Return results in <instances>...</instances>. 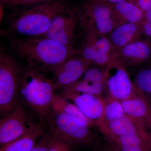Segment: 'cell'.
Returning <instances> with one entry per match:
<instances>
[{
    "label": "cell",
    "instance_id": "22",
    "mask_svg": "<svg viewBox=\"0 0 151 151\" xmlns=\"http://www.w3.org/2000/svg\"><path fill=\"white\" fill-rule=\"evenodd\" d=\"M134 83L138 94L151 105V68H145L139 70Z\"/></svg>",
    "mask_w": 151,
    "mask_h": 151
},
{
    "label": "cell",
    "instance_id": "14",
    "mask_svg": "<svg viewBox=\"0 0 151 151\" xmlns=\"http://www.w3.org/2000/svg\"><path fill=\"white\" fill-rule=\"evenodd\" d=\"M113 55L126 68L137 66L151 59V45L145 40L140 39L115 50Z\"/></svg>",
    "mask_w": 151,
    "mask_h": 151
},
{
    "label": "cell",
    "instance_id": "26",
    "mask_svg": "<svg viewBox=\"0 0 151 151\" xmlns=\"http://www.w3.org/2000/svg\"><path fill=\"white\" fill-rule=\"evenodd\" d=\"M49 136L48 135L42 136L31 151H48Z\"/></svg>",
    "mask_w": 151,
    "mask_h": 151
},
{
    "label": "cell",
    "instance_id": "27",
    "mask_svg": "<svg viewBox=\"0 0 151 151\" xmlns=\"http://www.w3.org/2000/svg\"><path fill=\"white\" fill-rule=\"evenodd\" d=\"M61 141L53 136H49L48 151H60Z\"/></svg>",
    "mask_w": 151,
    "mask_h": 151
},
{
    "label": "cell",
    "instance_id": "18",
    "mask_svg": "<svg viewBox=\"0 0 151 151\" xmlns=\"http://www.w3.org/2000/svg\"><path fill=\"white\" fill-rule=\"evenodd\" d=\"M141 24L127 23L114 28L109 34V39L115 50L142 39Z\"/></svg>",
    "mask_w": 151,
    "mask_h": 151
},
{
    "label": "cell",
    "instance_id": "16",
    "mask_svg": "<svg viewBox=\"0 0 151 151\" xmlns=\"http://www.w3.org/2000/svg\"><path fill=\"white\" fill-rule=\"evenodd\" d=\"M115 27L127 23L140 24L145 18V12L132 1L111 6Z\"/></svg>",
    "mask_w": 151,
    "mask_h": 151
},
{
    "label": "cell",
    "instance_id": "11",
    "mask_svg": "<svg viewBox=\"0 0 151 151\" xmlns=\"http://www.w3.org/2000/svg\"><path fill=\"white\" fill-rule=\"evenodd\" d=\"M90 65L77 54L55 68L51 72V79L56 90H60L74 84L81 78Z\"/></svg>",
    "mask_w": 151,
    "mask_h": 151
},
{
    "label": "cell",
    "instance_id": "29",
    "mask_svg": "<svg viewBox=\"0 0 151 151\" xmlns=\"http://www.w3.org/2000/svg\"><path fill=\"white\" fill-rule=\"evenodd\" d=\"M86 1L112 6L118 3L126 1H131V0H86Z\"/></svg>",
    "mask_w": 151,
    "mask_h": 151
},
{
    "label": "cell",
    "instance_id": "21",
    "mask_svg": "<svg viewBox=\"0 0 151 151\" xmlns=\"http://www.w3.org/2000/svg\"><path fill=\"white\" fill-rule=\"evenodd\" d=\"M51 110L61 112L80 119L90 126H94L77 106L73 102L63 97L60 94H55L52 103Z\"/></svg>",
    "mask_w": 151,
    "mask_h": 151
},
{
    "label": "cell",
    "instance_id": "3",
    "mask_svg": "<svg viewBox=\"0 0 151 151\" xmlns=\"http://www.w3.org/2000/svg\"><path fill=\"white\" fill-rule=\"evenodd\" d=\"M56 90L51 78L39 68L27 64L22 71L20 97L41 120L48 116Z\"/></svg>",
    "mask_w": 151,
    "mask_h": 151
},
{
    "label": "cell",
    "instance_id": "31",
    "mask_svg": "<svg viewBox=\"0 0 151 151\" xmlns=\"http://www.w3.org/2000/svg\"><path fill=\"white\" fill-rule=\"evenodd\" d=\"M104 151H117L114 150H105Z\"/></svg>",
    "mask_w": 151,
    "mask_h": 151
},
{
    "label": "cell",
    "instance_id": "32",
    "mask_svg": "<svg viewBox=\"0 0 151 151\" xmlns=\"http://www.w3.org/2000/svg\"><path fill=\"white\" fill-rule=\"evenodd\" d=\"M59 1H67V0H59Z\"/></svg>",
    "mask_w": 151,
    "mask_h": 151
},
{
    "label": "cell",
    "instance_id": "23",
    "mask_svg": "<svg viewBox=\"0 0 151 151\" xmlns=\"http://www.w3.org/2000/svg\"><path fill=\"white\" fill-rule=\"evenodd\" d=\"M125 115L122 102L109 97L105 100L103 121L99 125L119 120Z\"/></svg>",
    "mask_w": 151,
    "mask_h": 151
},
{
    "label": "cell",
    "instance_id": "8",
    "mask_svg": "<svg viewBox=\"0 0 151 151\" xmlns=\"http://www.w3.org/2000/svg\"><path fill=\"white\" fill-rule=\"evenodd\" d=\"M78 25H80L79 6L70 4L54 18L45 37L67 47L74 48Z\"/></svg>",
    "mask_w": 151,
    "mask_h": 151
},
{
    "label": "cell",
    "instance_id": "13",
    "mask_svg": "<svg viewBox=\"0 0 151 151\" xmlns=\"http://www.w3.org/2000/svg\"><path fill=\"white\" fill-rule=\"evenodd\" d=\"M100 66H89L80 79L60 89L61 93H84L100 96L105 91L104 70Z\"/></svg>",
    "mask_w": 151,
    "mask_h": 151
},
{
    "label": "cell",
    "instance_id": "15",
    "mask_svg": "<svg viewBox=\"0 0 151 151\" xmlns=\"http://www.w3.org/2000/svg\"><path fill=\"white\" fill-rule=\"evenodd\" d=\"M98 127L109 140L118 137L135 134L142 135L148 139L146 127L127 115L119 120L103 123Z\"/></svg>",
    "mask_w": 151,
    "mask_h": 151
},
{
    "label": "cell",
    "instance_id": "30",
    "mask_svg": "<svg viewBox=\"0 0 151 151\" xmlns=\"http://www.w3.org/2000/svg\"><path fill=\"white\" fill-rule=\"evenodd\" d=\"M148 142L149 145H150V147L151 149V132L150 134H148Z\"/></svg>",
    "mask_w": 151,
    "mask_h": 151
},
{
    "label": "cell",
    "instance_id": "6",
    "mask_svg": "<svg viewBox=\"0 0 151 151\" xmlns=\"http://www.w3.org/2000/svg\"><path fill=\"white\" fill-rule=\"evenodd\" d=\"M104 82L109 97L121 102L138 93L127 68L113 55L104 69Z\"/></svg>",
    "mask_w": 151,
    "mask_h": 151
},
{
    "label": "cell",
    "instance_id": "17",
    "mask_svg": "<svg viewBox=\"0 0 151 151\" xmlns=\"http://www.w3.org/2000/svg\"><path fill=\"white\" fill-rule=\"evenodd\" d=\"M122 103L126 115L151 127V105L145 98L137 93Z\"/></svg>",
    "mask_w": 151,
    "mask_h": 151
},
{
    "label": "cell",
    "instance_id": "1",
    "mask_svg": "<svg viewBox=\"0 0 151 151\" xmlns=\"http://www.w3.org/2000/svg\"><path fill=\"white\" fill-rule=\"evenodd\" d=\"M10 50L15 56L44 72H52L71 57L77 50L62 45L46 37L12 38Z\"/></svg>",
    "mask_w": 151,
    "mask_h": 151
},
{
    "label": "cell",
    "instance_id": "20",
    "mask_svg": "<svg viewBox=\"0 0 151 151\" xmlns=\"http://www.w3.org/2000/svg\"><path fill=\"white\" fill-rule=\"evenodd\" d=\"M117 151H151L148 139L135 134L113 138L110 140Z\"/></svg>",
    "mask_w": 151,
    "mask_h": 151
},
{
    "label": "cell",
    "instance_id": "9",
    "mask_svg": "<svg viewBox=\"0 0 151 151\" xmlns=\"http://www.w3.org/2000/svg\"><path fill=\"white\" fill-rule=\"evenodd\" d=\"M37 124L34 123L27 111L21 103H19L11 112L1 118V147L25 134L33 129Z\"/></svg>",
    "mask_w": 151,
    "mask_h": 151
},
{
    "label": "cell",
    "instance_id": "5",
    "mask_svg": "<svg viewBox=\"0 0 151 151\" xmlns=\"http://www.w3.org/2000/svg\"><path fill=\"white\" fill-rule=\"evenodd\" d=\"M49 123L52 136L71 147L88 145L93 139L89 124L77 119L54 110L50 113Z\"/></svg>",
    "mask_w": 151,
    "mask_h": 151
},
{
    "label": "cell",
    "instance_id": "7",
    "mask_svg": "<svg viewBox=\"0 0 151 151\" xmlns=\"http://www.w3.org/2000/svg\"><path fill=\"white\" fill-rule=\"evenodd\" d=\"M79 8L80 27L84 30L106 35L115 28L111 6L86 1Z\"/></svg>",
    "mask_w": 151,
    "mask_h": 151
},
{
    "label": "cell",
    "instance_id": "19",
    "mask_svg": "<svg viewBox=\"0 0 151 151\" xmlns=\"http://www.w3.org/2000/svg\"><path fill=\"white\" fill-rule=\"evenodd\" d=\"M43 132L42 124H37L25 134L1 147L0 151H31L36 145L38 139L42 136Z\"/></svg>",
    "mask_w": 151,
    "mask_h": 151
},
{
    "label": "cell",
    "instance_id": "2",
    "mask_svg": "<svg viewBox=\"0 0 151 151\" xmlns=\"http://www.w3.org/2000/svg\"><path fill=\"white\" fill-rule=\"evenodd\" d=\"M69 4L67 1L52 0L15 10L8 17L7 33L12 38L45 37L54 18Z\"/></svg>",
    "mask_w": 151,
    "mask_h": 151
},
{
    "label": "cell",
    "instance_id": "4",
    "mask_svg": "<svg viewBox=\"0 0 151 151\" xmlns=\"http://www.w3.org/2000/svg\"><path fill=\"white\" fill-rule=\"evenodd\" d=\"M22 70L12 55L1 49L0 52V112L6 116L18 105Z\"/></svg>",
    "mask_w": 151,
    "mask_h": 151
},
{
    "label": "cell",
    "instance_id": "12",
    "mask_svg": "<svg viewBox=\"0 0 151 151\" xmlns=\"http://www.w3.org/2000/svg\"><path fill=\"white\" fill-rule=\"evenodd\" d=\"M60 95L73 102L94 125L103 122L105 100L98 95L77 93H61Z\"/></svg>",
    "mask_w": 151,
    "mask_h": 151
},
{
    "label": "cell",
    "instance_id": "10",
    "mask_svg": "<svg viewBox=\"0 0 151 151\" xmlns=\"http://www.w3.org/2000/svg\"><path fill=\"white\" fill-rule=\"evenodd\" d=\"M85 37L77 54L90 65L106 66L112 58L114 49L109 37L88 30H84Z\"/></svg>",
    "mask_w": 151,
    "mask_h": 151
},
{
    "label": "cell",
    "instance_id": "24",
    "mask_svg": "<svg viewBox=\"0 0 151 151\" xmlns=\"http://www.w3.org/2000/svg\"><path fill=\"white\" fill-rule=\"evenodd\" d=\"M51 1L52 0H0V1L4 6L15 10L29 7Z\"/></svg>",
    "mask_w": 151,
    "mask_h": 151
},
{
    "label": "cell",
    "instance_id": "25",
    "mask_svg": "<svg viewBox=\"0 0 151 151\" xmlns=\"http://www.w3.org/2000/svg\"><path fill=\"white\" fill-rule=\"evenodd\" d=\"M141 24L143 39L151 45V10L145 12V18Z\"/></svg>",
    "mask_w": 151,
    "mask_h": 151
},
{
    "label": "cell",
    "instance_id": "28",
    "mask_svg": "<svg viewBox=\"0 0 151 151\" xmlns=\"http://www.w3.org/2000/svg\"><path fill=\"white\" fill-rule=\"evenodd\" d=\"M144 12L151 10V0H132Z\"/></svg>",
    "mask_w": 151,
    "mask_h": 151
}]
</instances>
